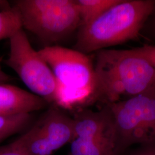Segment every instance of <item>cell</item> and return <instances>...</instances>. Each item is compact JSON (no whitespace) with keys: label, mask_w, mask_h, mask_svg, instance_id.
Masks as SVG:
<instances>
[{"label":"cell","mask_w":155,"mask_h":155,"mask_svg":"<svg viewBox=\"0 0 155 155\" xmlns=\"http://www.w3.org/2000/svg\"><path fill=\"white\" fill-rule=\"evenodd\" d=\"M3 3V1H0V5L1 4H2Z\"/></svg>","instance_id":"obj_18"},{"label":"cell","mask_w":155,"mask_h":155,"mask_svg":"<svg viewBox=\"0 0 155 155\" xmlns=\"http://www.w3.org/2000/svg\"><path fill=\"white\" fill-rule=\"evenodd\" d=\"M129 155H155V143L141 145Z\"/></svg>","instance_id":"obj_15"},{"label":"cell","mask_w":155,"mask_h":155,"mask_svg":"<svg viewBox=\"0 0 155 155\" xmlns=\"http://www.w3.org/2000/svg\"><path fill=\"white\" fill-rule=\"evenodd\" d=\"M12 80L13 78L4 72L0 66V83H8Z\"/></svg>","instance_id":"obj_16"},{"label":"cell","mask_w":155,"mask_h":155,"mask_svg":"<svg viewBox=\"0 0 155 155\" xmlns=\"http://www.w3.org/2000/svg\"><path fill=\"white\" fill-rule=\"evenodd\" d=\"M0 155H26L15 141L0 147Z\"/></svg>","instance_id":"obj_14"},{"label":"cell","mask_w":155,"mask_h":155,"mask_svg":"<svg viewBox=\"0 0 155 155\" xmlns=\"http://www.w3.org/2000/svg\"><path fill=\"white\" fill-rule=\"evenodd\" d=\"M39 52L55 78V104L72 110L95 102L94 64L89 56L59 45L47 46Z\"/></svg>","instance_id":"obj_3"},{"label":"cell","mask_w":155,"mask_h":155,"mask_svg":"<svg viewBox=\"0 0 155 155\" xmlns=\"http://www.w3.org/2000/svg\"><path fill=\"white\" fill-rule=\"evenodd\" d=\"M94 64L95 101L109 105L155 87V69L135 50L104 49Z\"/></svg>","instance_id":"obj_1"},{"label":"cell","mask_w":155,"mask_h":155,"mask_svg":"<svg viewBox=\"0 0 155 155\" xmlns=\"http://www.w3.org/2000/svg\"><path fill=\"white\" fill-rule=\"evenodd\" d=\"M135 50L154 67L155 69V45H146Z\"/></svg>","instance_id":"obj_13"},{"label":"cell","mask_w":155,"mask_h":155,"mask_svg":"<svg viewBox=\"0 0 155 155\" xmlns=\"http://www.w3.org/2000/svg\"><path fill=\"white\" fill-rule=\"evenodd\" d=\"M152 15H153V21H152V25H153V31H154V33L155 34V11H153V13L152 14Z\"/></svg>","instance_id":"obj_17"},{"label":"cell","mask_w":155,"mask_h":155,"mask_svg":"<svg viewBox=\"0 0 155 155\" xmlns=\"http://www.w3.org/2000/svg\"><path fill=\"white\" fill-rule=\"evenodd\" d=\"M155 9L154 0H121L79 28L74 49L87 55L136 39Z\"/></svg>","instance_id":"obj_2"},{"label":"cell","mask_w":155,"mask_h":155,"mask_svg":"<svg viewBox=\"0 0 155 155\" xmlns=\"http://www.w3.org/2000/svg\"><path fill=\"white\" fill-rule=\"evenodd\" d=\"M114 133L93 139L75 138L68 155H115Z\"/></svg>","instance_id":"obj_9"},{"label":"cell","mask_w":155,"mask_h":155,"mask_svg":"<svg viewBox=\"0 0 155 155\" xmlns=\"http://www.w3.org/2000/svg\"><path fill=\"white\" fill-rule=\"evenodd\" d=\"M31 120V114L0 116V143L12 135L21 132L28 126Z\"/></svg>","instance_id":"obj_12"},{"label":"cell","mask_w":155,"mask_h":155,"mask_svg":"<svg viewBox=\"0 0 155 155\" xmlns=\"http://www.w3.org/2000/svg\"><path fill=\"white\" fill-rule=\"evenodd\" d=\"M115 134V155L134 144L155 143V87L127 100L106 106Z\"/></svg>","instance_id":"obj_4"},{"label":"cell","mask_w":155,"mask_h":155,"mask_svg":"<svg viewBox=\"0 0 155 155\" xmlns=\"http://www.w3.org/2000/svg\"><path fill=\"white\" fill-rule=\"evenodd\" d=\"M47 102L39 96L8 83H0V116L31 114Z\"/></svg>","instance_id":"obj_8"},{"label":"cell","mask_w":155,"mask_h":155,"mask_svg":"<svg viewBox=\"0 0 155 155\" xmlns=\"http://www.w3.org/2000/svg\"><path fill=\"white\" fill-rule=\"evenodd\" d=\"M54 152L75 138L74 118L51 109L35 125Z\"/></svg>","instance_id":"obj_7"},{"label":"cell","mask_w":155,"mask_h":155,"mask_svg":"<svg viewBox=\"0 0 155 155\" xmlns=\"http://www.w3.org/2000/svg\"><path fill=\"white\" fill-rule=\"evenodd\" d=\"M121 1V0H75L81 20L80 27L92 22Z\"/></svg>","instance_id":"obj_10"},{"label":"cell","mask_w":155,"mask_h":155,"mask_svg":"<svg viewBox=\"0 0 155 155\" xmlns=\"http://www.w3.org/2000/svg\"><path fill=\"white\" fill-rule=\"evenodd\" d=\"M21 29V16L15 6L0 11V41L10 39Z\"/></svg>","instance_id":"obj_11"},{"label":"cell","mask_w":155,"mask_h":155,"mask_svg":"<svg viewBox=\"0 0 155 155\" xmlns=\"http://www.w3.org/2000/svg\"><path fill=\"white\" fill-rule=\"evenodd\" d=\"M9 43V54L4 63L16 73L31 93L47 103L54 104L55 78L39 51L33 48L23 29L12 36Z\"/></svg>","instance_id":"obj_6"},{"label":"cell","mask_w":155,"mask_h":155,"mask_svg":"<svg viewBox=\"0 0 155 155\" xmlns=\"http://www.w3.org/2000/svg\"><path fill=\"white\" fill-rule=\"evenodd\" d=\"M14 6L22 28L45 41H59L80 27L75 0H19Z\"/></svg>","instance_id":"obj_5"}]
</instances>
